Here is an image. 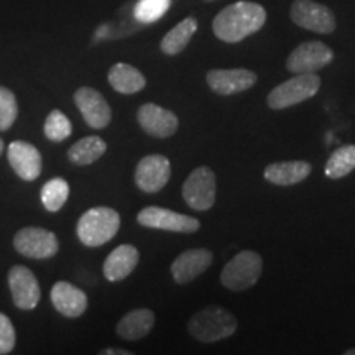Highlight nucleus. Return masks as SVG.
<instances>
[{"label":"nucleus","instance_id":"412c9836","mask_svg":"<svg viewBox=\"0 0 355 355\" xmlns=\"http://www.w3.org/2000/svg\"><path fill=\"white\" fill-rule=\"evenodd\" d=\"M155 326V313L148 308H139L128 311L117 322L115 332L123 340H139L144 339L152 332Z\"/></svg>","mask_w":355,"mask_h":355},{"label":"nucleus","instance_id":"6e6552de","mask_svg":"<svg viewBox=\"0 0 355 355\" xmlns=\"http://www.w3.org/2000/svg\"><path fill=\"white\" fill-rule=\"evenodd\" d=\"M137 222L146 229L166 230V232L178 234H194L201 229V222L196 217L158 206H148L141 209L137 216Z\"/></svg>","mask_w":355,"mask_h":355},{"label":"nucleus","instance_id":"c85d7f7f","mask_svg":"<svg viewBox=\"0 0 355 355\" xmlns=\"http://www.w3.org/2000/svg\"><path fill=\"white\" fill-rule=\"evenodd\" d=\"M19 117V104L10 89L0 86V132H7Z\"/></svg>","mask_w":355,"mask_h":355},{"label":"nucleus","instance_id":"0eeeda50","mask_svg":"<svg viewBox=\"0 0 355 355\" xmlns=\"http://www.w3.org/2000/svg\"><path fill=\"white\" fill-rule=\"evenodd\" d=\"M184 202L194 211H209L216 202V175L209 166H198L181 188Z\"/></svg>","mask_w":355,"mask_h":355},{"label":"nucleus","instance_id":"aec40b11","mask_svg":"<svg viewBox=\"0 0 355 355\" xmlns=\"http://www.w3.org/2000/svg\"><path fill=\"white\" fill-rule=\"evenodd\" d=\"M313 166L308 162L293 159V162H277L265 168L263 178L268 183L277 186H293L304 181L311 175Z\"/></svg>","mask_w":355,"mask_h":355},{"label":"nucleus","instance_id":"9b49d317","mask_svg":"<svg viewBox=\"0 0 355 355\" xmlns=\"http://www.w3.org/2000/svg\"><path fill=\"white\" fill-rule=\"evenodd\" d=\"M334 60V51L322 42H304L290 53L286 60V69L290 73H316L326 68Z\"/></svg>","mask_w":355,"mask_h":355},{"label":"nucleus","instance_id":"f8f14e48","mask_svg":"<svg viewBox=\"0 0 355 355\" xmlns=\"http://www.w3.org/2000/svg\"><path fill=\"white\" fill-rule=\"evenodd\" d=\"M74 104L81 112L84 122L91 128H105L112 121V109L109 102L94 87L81 86L74 92Z\"/></svg>","mask_w":355,"mask_h":355},{"label":"nucleus","instance_id":"39448f33","mask_svg":"<svg viewBox=\"0 0 355 355\" xmlns=\"http://www.w3.org/2000/svg\"><path fill=\"white\" fill-rule=\"evenodd\" d=\"M319 87H321V78L316 73L296 74V76L272 89V92L266 97V104L273 110L293 107V105H298L301 102L316 96Z\"/></svg>","mask_w":355,"mask_h":355},{"label":"nucleus","instance_id":"6ab92c4d","mask_svg":"<svg viewBox=\"0 0 355 355\" xmlns=\"http://www.w3.org/2000/svg\"><path fill=\"white\" fill-rule=\"evenodd\" d=\"M140 261V252L130 243H122L110 252L102 266L104 277L110 283H117L125 279Z\"/></svg>","mask_w":355,"mask_h":355},{"label":"nucleus","instance_id":"72a5a7b5","mask_svg":"<svg viewBox=\"0 0 355 355\" xmlns=\"http://www.w3.org/2000/svg\"><path fill=\"white\" fill-rule=\"evenodd\" d=\"M207 2H211V0H207Z\"/></svg>","mask_w":355,"mask_h":355},{"label":"nucleus","instance_id":"9d476101","mask_svg":"<svg viewBox=\"0 0 355 355\" xmlns=\"http://www.w3.org/2000/svg\"><path fill=\"white\" fill-rule=\"evenodd\" d=\"M13 304L20 311H33L42 300V288L35 273L24 265H13L7 275Z\"/></svg>","mask_w":355,"mask_h":355},{"label":"nucleus","instance_id":"f3484780","mask_svg":"<svg viewBox=\"0 0 355 355\" xmlns=\"http://www.w3.org/2000/svg\"><path fill=\"white\" fill-rule=\"evenodd\" d=\"M214 255L207 248H191L180 254L171 263V277L178 285H186L196 279L212 265Z\"/></svg>","mask_w":355,"mask_h":355},{"label":"nucleus","instance_id":"a878e982","mask_svg":"<svg viewBox=\"0 0 355 355\" xmlns=\"http://www.w3.org/2000/svg\"><path fill=\"white\" fill-rule=\"evenodd\" d=\"M69 198V184L63 178H53L43 184L40 199L48 212H58Z\"/></svg>","mask_w":355,"mask_h":355},{"label":"nucleus","instance_id":"f03ea898","mask_svg":"<svg viewBox=\"0 0 355 355\" xmlns=\"http://www.w3.org/2000/svg\"><path fill=\"white\" fill-rule=\"evenodd\" d=\"M237 319L222 306H207L193 314L188 322V332L202 344H212L227 339L237 331Z\"/></svg>","mask_w":355,"mask_h":355},{"label":"nucleus","instance_id":"f257e3e1","mask_svg":"<svg viewBox=\"0 0 355 355\" xmlns=\"http://www.w3.org/2000/svg\"><path fill=\"white\" fill-rule=\"evenodd\" d=\"M266 21V10L257 2H235L216 15L212 30L220 42L239 43L259 32Z\"/></svg>","mask_w":355,"mask_h":355},{"label":"nucleus","instance_id":"7c9ffc66","mask_svg":"<svg viewBox=\"0 0 355 355\" xmlns=\"http://www.w3.org/2000/svg\"><path fill=\"white\" fill-rule=\"evenodd\" d=\"M102 355H132L133 352L130 350H123V349H105L101 352Z\"/></svg>","mask_w":355,"mask_h":355},{"label":"nucleus","instance_id":"ddd939ff","mask_svg":"<svg viewBox=\"0 0 355 355\" xmlns=\"http://www.w3.org/2000/svg\"><path fill=\"white\" fill-rule=\"evenodd\" d=\"M171 178V163L163 155H148L135 168V184L144 193L153 194L162 191Z\"/></svg>","mask_w":355,"mask_h":355},{"label":"nucleus","instance_id":"bb28decb","mask_svg":"<svg viewBox=\"0 0 355 355\" xmlns=\"http://www.w3.org/2000/svg\"><path fill=\"white\" fill-rule=\"evenodd\" d=\"M43 132L48 140L63 141L68 139V137H71V133H73V125H71V121L61 112V110L55 109L48 114L43 125Z\"/></svg>","mask_w":355,"mask_h":355},{"label":"nucleus","instance_id":"393cba45","mask_svg":"<svg viewBox=\"0 0 355 355\" xmlns=\"http://www.w3.org/2000/svg\"><path fill=\"white\" fill-rule=\"evenodd\" d=\"M355 170V145H344L332 152L324 166V173L331 180H340Z\"/></svg>","mask_w":355,"mask_h":355},{"label":"nucleus","instance_id":"cd10ccee","mask_svg":"<svg viewBox=\"0 0 355 355\" xmlns=\"http://www.w3.org/2000/svg\"><path fill=\"white\" fill-rule=\"evenodd\" d=\"M171 0H139L133 7V17L140 24H153L165 15Z\"/></svg>","mask_w":355,"mask_h":355},{"label":"nucleus","instance_id":"1a4fd4ad","mask_svg":"<svg viewBox=\"0 0 355 355\" xmlns=\"http://www.w3.org/2000/svg\"><path fill=\"white\" fill-rule=\"evenodd\" d=\"M293 24L309 32L329 35L336 30V15L329 7L314 0H295L290 8Z\"/></svg>","mask_w":355,"mask_h":355},{"label":"nucleus","instance_id":"4be33fe9","mask_svg":"<svg viewBox=\"0 0 355 355\" xmlns=\"http://www.w3.org/2000/svg\"><path fill=\"white\" fill-rule=\"evenodd\" d=\"M109 84L114 91L130 96L140 92L146 86V78L139 69L127 63H115L107 73Z\"/></svg>","mask_w":355,"mask_h":355},{"label":"nucleus","instance_id":"2f4dec72","mask_svg":"<svg viewBox=\"0 0 355 355\" xmlns=\"http://www.w3.org/2000/svg\"><path fill=\"white\" fill-rule=\"evenodd\" d=\"M344 355H355V349H347L344 352Z\"/></svg>","mask_w":355,"mask_h":355},{"label":"nucleus","instance_id":"7ed1b4c3","mask_svg":"<svg viewBox=\"0 0 355 355\" xmlns=\"http://www.w3.org/2000/svg\"><path fill=\"white\" fill-rule=\"evenodd\" d=\"M119 229H121V214L112 207L97 206L79 217L76 234L86 247H101L112 241Z\"/></svg>","mask_w":355,"mask_h":355},{"label":"nucleus","instance_id":"473e14b6","mask_svg":"<svg viewBox=\"0 0 355 355\" xmlns=\"http://www.w3.org/2000/svg\"><path fill=\"white\" fill-rule=\"evenodd\" d=\"M3 153V141H2V139H0V155Z\"/></svg>","mask_w":355,"mask_h":355},{"label":"nucleus","instance_id":"20e7f679","mask_svg":"<svg viewBox=\"0 0 355 355\" xmlns=\"http://www.w3.org/2000/svg\"><path fill=\"white\" fill-rule=\"evenodd\" d=\"M263 272V260L254 250H242L232 257L220 272L222 286L230 291H245L259 282Z\"/></svg>","mask_w":355,"mask_h":355},{"label":"nucleus","instance_id":"2eb2a0df","mask_svg":"<svg viewBox=\"0 0 355 355\" xmlns=\"http://www.w3.org/2000/svg\"><path fill=\"white\" fill-rule=\"evenodd\" d=\"M7 158L12 170L24 181H35L43 170L42 153L37 146L25 140H15L8 145Z\"/></svg>","mask_w":355,"mask_h":355},{"label":"nucleus","instance_id":"dca6fc26","mask_svg":"<svg viewBox=\"0 0 355 355\" xmlns=\"http://www.w3.org/2000/svg\"><path fill=\"white\" fill-rule=\"evenodd\" d=\"M206 83L212 92L219 96H234L255 86L257 74L245 68L211 69L206 74Z\"/></svg>","mask_w":355,"mask_h":355},{"label":"nucleus","instance_id":"5701e85b","mask_svg":"<svg viewBox=\"0 0 355 355\" xmlns=\"http://www.w3.org/2000/svg\"><path fill=\"white\" fill-rule=\"evenodd\" d=\"M105 152H107V144L101 137L89 135L69 146L68 159L73 165L87 166L104 157Z\"/></svg>","mask_w":355,"mask_h":355},{"label":"nucleus","instance_id":"4468645a","mask_svg":"<svg viewBox=\"0 0 355 355\" xmlns=\"http://www.w3.org/2000/svg\"><path fill=\"white\" fill-rule=\"evenodd\" d=\"M137 121L146 135L153 139H170L178 132L180 119L173 110L157 104H144L137 110Z\"/></svg>","mask_w":355,"mask_h":355},{"label":"nucleus","instance_id":"a211bd4d","mask_svg":"<svg viewBox=\"0 0 355 355\" xmlns=\"http://www.w3.org/2000/svg\"><path fill=\"white\" fill-rule=\"evenodd\" d=\"M51 304L61 316L76 319L81 318L87 309V295L81 288L69 282H56L50 293Z\"/></svg>","mask_w":355,"mask_h":355},{"label":"nucleus","instance_id":"423d86ee","mask_svg":"<svg viewBox=\"0 0 355 355\" xmlns=\"http://www.w3.org/2000/svg\"><path fill=\"white\" fill-rule=\"evenodd\" d=\"M13 247L20 255L33 260L51 259L60 250L55 232L43 227H21L13 235Z\"/></svg>","mask_w":355,"mask_h":355},{"label":"nucleus","instance_id":"c756f323","mask_svg":"<svg viewBox=\"0 0 355 355\" xmlns=\"http://www.w3.org/2000/svg\"><path fill=\"white\" fill-rule=\"evenodd\" d=\"M17 344V334L13 322L7 314L0 313V355H7L13 352Z\"/></svg>","mask_w":355,"mask_h":355},{"label":"nucleus","instance_id":"b1692460","mask_svg":"<svg viewBox=\"0 0 355 355\" xmlns=\"http://www.w3.org/2000/svg\"><path fill=\"white\" fill-rule=\"evenodd\" d=\"M198 30V20L194 17H188V19L181 20L175 28H171L165 37H163L159 48L168 56L180 55L181 51L188 46L191 38L194 37Z\"/></svg>","mask_w":355,"mask_h":355}]
</instances>
